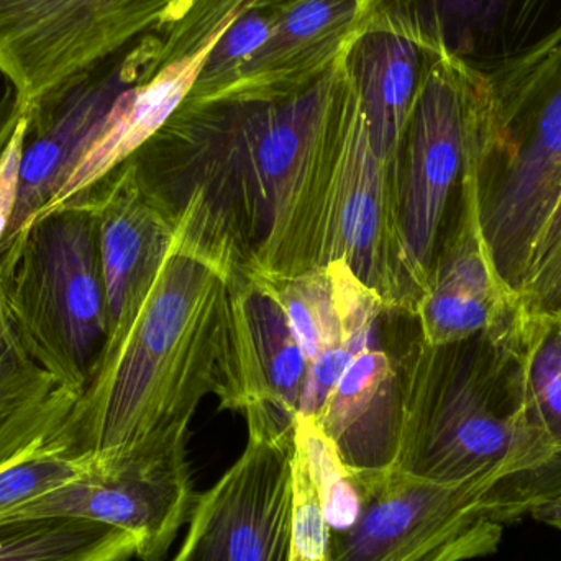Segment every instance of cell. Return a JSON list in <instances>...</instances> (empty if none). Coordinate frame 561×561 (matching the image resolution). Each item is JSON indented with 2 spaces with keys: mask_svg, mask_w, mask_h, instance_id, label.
Returning a JSON list of instances; mask_svg holds the SVG:
<instances>
[{
  "mask_svg": "<svg viewBox=\"0 0 561 561\" xmlns=\"http://www.w3.org/2000/svg\"><path fill=\"white\" fill-rule=\"evenodd\" d=\"M491 128L501 124L488 76L438 53L422 79L401 148L399 230L415 302L431 276L445 214L460 186L468 153Z\"/></svg>",
  "mask_w": 561,
  "mask_h": 561,
  "instance_id": "obj_6",
  "label": "cell"
},
{
  "mask_svg": "<svg viewBox=\"0 0 561 561\" xmlns=\"http://www.w3.org/2000/svg\"><path fill=\"white\" fill-rule=\"evenodd\" d=\"M497 153V134L481 135L460 180L457 226L438 250L424 293L415 306L419 332L432 346L450 345L503 329L516 313L501 286L481 229L483 170Z\"/></svg>",
  "mask_w": 561,
  "mask_h": 561,
  "instance_id": "obj_11",
  "label": "cell"
},
{
  "mask_svg": "<svg viewBox=\"0 0 561 561\" xmlns=\"http://www.w3.org/2000/svg\"><path fill=\"white\" fill-rule=\"evenodd\" d=\"M171 219L153 279L105 345L66 428V451L94 471L186 447L207 396L237 409L233 286L242 265L193 199Z\"/></svg>",
  "mask_w": 561,
  "mask_h": 561,
  "instance_id": "obj_2",
  "label": "cell"
},
{
  "mask_svg": "<svg viewBox=\"0 0 561 561\" xmlns=\"http://www.w3.org/2000/svg\"><path fill=\"white\" fill-rule=\"evenodd\" d=\"M278 0H255L222 33L197 75L187 102L213 101L233 88L263 48L276 20Z\"/></svg>",
  "mask_w": 561,
  "mask_h": 561,
  "instance_id": "obj_22",
  "label": "cell"
},
{
  "mask_svg": "<svg viewBox=\"0 0 561 561\" xmlns=\"http://www.w3.org/2000/svg\"><path fill=\"white\" fill-rule=\"evenodd\" d=\"M82 197L91 201L98 217L108 342L124 329L153 279L174 220L144 190L130 161Z\"/></svg>",
  "mask_w": 561,
  "mask_h": 561,
  "instance_id": "obj_15",
  "label": "cell"
},
{
  "mask_svg": "<svg viewBox=\"0 0 561 561\" xmlns=\"http://www.w3.org/2000/svg\"><path fill=\"white\" fill-rule=\"evenodd\" d=\"M23 124H25V117L16 128L9 148L0 160V249H2L3 239H5L7 230H9L13 210H15Z\"/></svg>",
  "mask_w": 561,
  "mask_h": 561,
  "instance_id": "obj_26",
  "label": "cell"
},
{
  "mask_svg": "<svg viewBox=\"0 0 561 561\" xmlns=\"http://www.w3.org/2000/svg\"><path fill=\"white\" fill-rule=\"evenodd\" d=\"M352 478L358 513L330 530V561H468L500 549L504 526L480 513L477 491L396 470Z\"/></svg>",
  "mask_w": 561,
  "mask_h": 561,
  "instance_id": "obj_7",
  "label": "cell"
},
{
  "mask_svg": "<svg viewBox=\"0 0 561 561\" xmlns=\"http://www.w3.org/2000/svg\"><path fill=\"white\" fill-rule=\"evenodd\" d=\"M187 0H0V66L28 105Z\"/></svg>",
  "mask_w": 561,
  "mask_h": 561,
  "instance_id": "obj_8",
  "label": "cell"
},
{
  "mask_svg": "<svg viewBox=\"0 0 561 561\" xmlns=\"http://www.w3.org/2000/svg\"><path fill=\"white\" fill-rule=\"evenodd\" d=\"M529 516L537 523L561 529V496L534 507Z\"/></svg>",
  "mask_w": 561,
  "mask_h": 561,
  "instance_id": "obj_28",
  "label": "cell"
},
{
  "mask_svg": "<svg viewBox=\"0 0 561 561\" xmlns=\"http://www.w3.org/2000/svg\"><path fill=\"white\" fill-rule=\"evenodd\" d=\"M268 283L309 363L299 415L316 421L352 359L376 339L355 335L343 327L330 265Z\"/></svg>",
  "mask_w": 561,
  "mask_h": 561,
  "instance_id": "obj_20",
  "label": "cell"
},
{
  "mask_svg": "<svg viewBox=\"0 0 561 561\" xmlns=\"http://www.w3.org/2000/svg\"><path fill=\"white\" fill-rule=\"evenodd\" d=\"M375 3L376 0H278L268 39L224 95L286 91L312 81L342 58Z\"/></svg>",
  "mask_w": 561,
  "mask_h": 561,
  "instance_id": "obj_18",
  "label": "cell"
},
{
  "mask_svg": "<svg viewBox=\"0 0 561 561\" xmlns=\"http://www.w3.org/2000/svg\"><path fill=\"white\" fill-rule=\"evenodd\" d=\"M294 527L290 561H330V527L306 455L293 448Z\"/></svg>",
  "mask_w": 561,
  "mask_h": 561,
  "instance_id": "obj_25",
  "label": "cell"
},
{
  "mask_svg": "<svg viewBox=\"0 0 561 561\" xmlns=\"http://www.w3.org/2000/svg\"><path fill=\"white\" fill-rule=\"evenodd\" d=\"M343 56L286 91L184 101L128 160L141 186L168 216L196 201L247 273L280 280L325 265L330 194L356 104Z\"/></svg>",
  "mask_w": 561,
  "mask_h": 561,
  "instance_id": "obj_1",
  "label": "cell"
},
{
  "mask_svg": "<svg viewBox=\"0 0 561 561\" xmlns=\"http://www.w3.org/2000/svg\"><path fill=\"white\" fill-rule=\"evenodd\" d=\"M438 53L422 45L391 13L375 7L343 56L373 150L399 164V170L412 105Z\"/></svg>",
  "mask_w": 561,
  "mask_h": 561,
  "instance_id": "obj_16",
  "label": "cell"
},
{
  "mask_svg": "<svg viewBox=\"0 0 561 561\" xmlns=\"http://www.w3.org/2000/svg\"><path fill=\"white\" fill-rule=\"evenodd\" d=\"M422 45L493 75L561 36V0H376Z\"/></svg>",
  "mask_w": 561,
  "mask_h": 561,
  "instance_id": "obj_12",
  "label": "cell"
},
{
  "mask_svg": "<svg viewBox=\"0 0 561 561\" xmlns=\"http://www.w3.org/2000/svg\"><path fill=\"white\" fill-rule=\"evenodd\" d=\"M28 111V102L15 79L0 66V160Z\"/></svg>",
  "mask_w": 561,
  "mask_h": 561,
  "instance_id": "obj_27",
  "label": "cell"
},
{
  "mask_svg": "<svg viewBox=\"0 0 561 561\" xmlns=\"http://www.w3.org/2000/svg\"><path fill=\"white\" fill-rule=\"evenodd\" d=\"M233 343L236 412L249 431L293 434L309 363L272 284L245 270L233 286Z\"/></svg>",
  "mask_w": 561,
  "mask_h": 561,
  "instance_id": "obj_13",
  "label": "cell"
},
{
  "mask_svg": "<svg viewBox=\"0 0 561 561\" xmlns=\"http://www.w3.org/2000/svg\"><path fill=\"white\" fill-rule=\"evenodd\" d=\"M127 530L78 517L0 520V561H128Z\"/></svg>",
  "mask_w": 561,
  "mask_h": 561,
  "instance_id": "obj_21",
  "label": "cell"
},
{
  "mask_svg": "<svg viewBox=\"0 0 561 561\" xmlns=\"http://www.w3.org/2000/svg\"><path fill=\"white\" fill-rule=\"evenodd\" d=\"M294 432L249 431L242 457L193 506L173 561H290Z\"/></svg>",
  "mask_w": 561,
  "mask_h": 561,
  "instance_id": "obj_9",
  "label": "cell"
},
{
  "mask_svg": "<svg viewBox=\"0 0 561 561\" xmlns=\"http://www.w3.org/2000/svg\"><path fill=\"white\" fill-rule=\"evenodd\" d=\"M91 471L92 465L88 460L71 457L58 448L30 455L0 468V519L22 504Z\"/></svg>",
  "mask_w": 561,
  "mask_h": 561,
  "instance_id": "obj_23",
  "label": "cell"
},
{
  "mask_svg": "<svg viewBox=\"0 0 561 561\" xmlns=\"http://www.w3.org/2000/svg\"><path fill=\"white\" fill-rule=\"evenodd\" d=\"M193 511L186 447L144 455L84 474L16 507L0 520L78 517L127 530L137 557L160 561Z\"/></svg>",
  "mask_w": 561,
  "mask_h": 561,
  "instance_id": "obj_10",
  "label": "cell"
},
{
  "mask_svg": "<svg viewBox=\"0 0 561 561\" xmlns=\"http://www.w3.org/2000/svg\"><path fill=\"white\" fill-rule=\"evenodd\" d=\"M0 290L32 355L82 396L108 336L98 217L88 197L30 220L0 253Z\"/></svg>",
  "mask_w": 561,
  "mask_h": 561,
  "instance_id": "obj_4",
  "label": "cell"
},
{
  "mask_svg": "<svg viewBox=\"0 0 561 561\" xmlns=\"http://www.w3.org/2000/svg\"><path fill=\"white\" fill-rule=\"evenodd\" d=\"M507 348L514 391L553 445V457L539 470L510 478L483 494L478 510L501 526L561 496V327L514 313Z\"/></svg>",
  "mask_w": 561,
  "mask_h": 561,
  "instance_id": "obj_14",
  "label": "cell"
},
{
  "mask_svg": "<svg viewBox=\"0 0 561 561\" xmlns=\"http://www.w3.org/2000/svg\"><path fill=\"white\" fill-rule=\"evenodd\" d=\"M316 422L350 473L392 470L402 424L398 356L376 342L362 350L343 371Z\"/></svg>",
  "mask_w": 561,
  "mask_h": 561,
  "instance_id": "obj_17",
  "label": "cell"
},
{
  "mask_svg": "<svg viewBox=\"0 0 561 561\" xmlns=\"http://www.w3.org/2000/svg\"><path fill=\"white\" fill-rule=\"evenodd\" d=\"M398 369L402 424L392 470L483 497L552 460L553 445L514 391L507 325L442 346L419 332Z\"/></svg>",
  "mask_w": 561,
  "mask_h": 561,
  "instance_id": "obj_3",
  "label": "cell"
},
{
  "mask_svg": "<svg viewBox=\"0 0 561 561\" xmlns=\"http://www.w3.org/2000/svg\"><path fill=\"white\" fill-rule=\"evenodd\" d=\"M486 76L510 153L494 186L481 190V229L494 273L517 306L561 199V36Z\"/></svg>",
  "mask_w": 561,
  "mask_h": 561,
  "instance_id": "obj_5",
  "label": "cell"
},
{
  "mask_svg": "<svg viewBox=\"0 0 561 561\" xmlns=\"http://www.w3.org/2000/svg\"><path fill=\"white\" fill-rule=\"evenodd\" d=\"M79 398L32 355L0 290V468L39 451H66Z\"/></svg>",
  "mask_w": 561,
  "mask_h": 561,
  "instance_id": "obj_19",
  "label": "cell"
},
{
  "mask_svg": "<svg viewBox=\"0 0 561 561\" xmlns=\"http://www.w3.org/2000/svg\"><path fill=\"white\" fill-rule=\"evenodd\" d=\"M516 312L561 327V199L537 242Z\"/></svg>",
  "mask_w": 561,
  "mask_h": 561,
  "instance_id": "obj_24",
  "label": "cell"
}]
</instances>
